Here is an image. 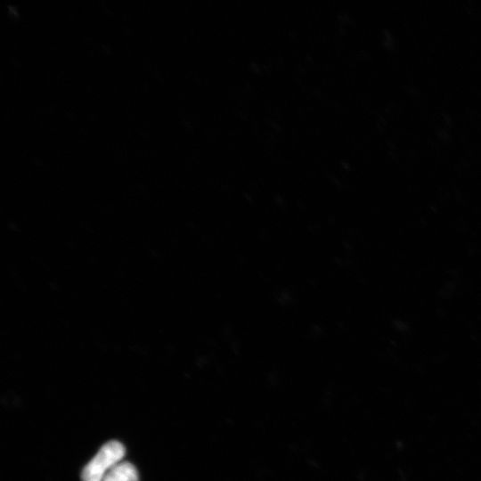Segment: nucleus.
<instances>
[{"instance_id":"f257e3e1","label":"nucleus","mask_w":481,"mask_h":481,"mask_svg":"<svg viewBox=\"0 0 481 481\" xmlns=\"http://www.w3.org/2000/svg\"><path fill=\"white\" fill-rule=\"evenodd\" d=\"M125 453L126 448L118 441L112 440L104 444L83 469L82 481H102L108 472L119 463Z\"/></svg>"},{"instance_id":"f03ea898","label":"nucleus","mask_w":481,"mask_h":481,"mask_svg":"<svg viewBox=\"0 0 481 481\" xmlns=\"http://www.w3.org/2000/svg\"><path fill=\"white\" fill-rule=\"evenodd\" d=\"M102 481H138V472L132 463L119 462L108 472Z\"/></svg>"}]
</instances>
